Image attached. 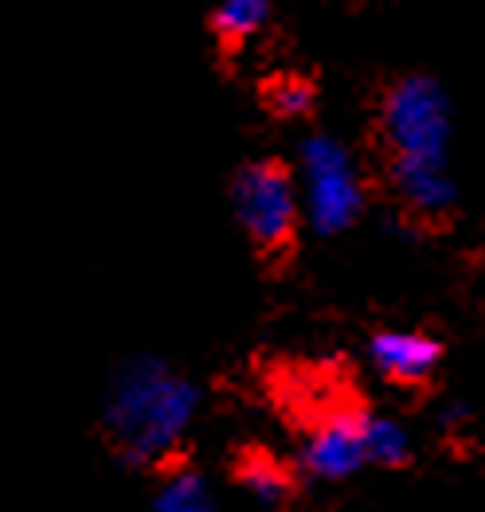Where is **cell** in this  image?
Instances as JSON below:
<instances>
[{"mask_svg": "<svg viewBox=\"0 0 485 512\" xmlns=\"http://www.w3.org/2000/svg\"><path fill=\"white\" fill-rule=\"evenodd\" d=\"M384 169L407 219L439 223L454 212V180L446 165L450 122L442 90L427 79H399L380 98Z\"/></svg>", "mask_w": 485, "mask_h": 512, "instance_id": "cell-1", "label": "cell"}, {"mask_svg": "<svg viewBox=\"0 0 485 512\" xmlns=\"http://www.w3.org/2000/svg\"><path fill=\"white\" fill-rule=\"evenodd\" d=\"M196 407H200V391L188 376H180L165 360L141 356L122 364L118 376L110 380L102 423L118 454L126 462L145 466L177 454L196 419Z\"/></svg>", "mask_w": 485, "mask_h": 512, "instance_id": "cell-2", "label": "cell"}, {"mask_svg": "<svg viewBox=\"0 0 485 512\" xmlns=\"http://www.w3.org/2000/svg\"><path fill=\"white\" fill-rule=\"evenodd\" d=\"M231 208H235L243 235L266 262H286L294 255L306 204H302V188L290 165L274 157L243 165L231 180Z\"/></svg>", "mask_w": 485, "mask_h": 512, "instance_id": "cell-3", "label": "cell"}, {"mask_svg": "<svg viewBox=\"0 0 485 512\" xmlns=\"http://www.w3.org/2000/svg\"><path fill=\"white\" fill-rule=\"evenodd\" d=\"M298 188L306 219L317 235H341L364 212V180L349 149L325 133L309 137L298 153Z\"/></svg>", "mask_w": 485, "mask_h": 512, "instance_id": "cell-4", "label": "cell"}, {"mask_svg": "<svg viewBox=\"0 0 485 512\" xmlns=\"http://www.w3.org/2000/svg\"><path fill=\"white\" fill-rule=\"evenodd\" d=\"M298 466L317 481H345L368 462V411L360 407H333L313 419L302 434Z\"/></svg>", "mask_w": 485, "mask_h": 512, "instance_id": "cell-5", "label": "cell"}, {"mask_svg": "<svg viewBox=\"0 0 485 512\" xmlns=\"http://www.w3.org/2000/svg\"><path fill=\"white\" fill-rule=\"evenodd\" d=\"M368 360L384 380H392L399 387H419L439 372L442 344L427 333L388 329V333H376L368 341Z\"/></svg>", "mask_w": 485, "mask_h": 512, "instance_id": "cell-6", "label": "cell"}, {"mask_svg": "<svg viewBox=\"0 0 485 512\" xmlns=\"http://www.w3.org/2000/svg\"><path fill=\"white\" fill-rule=\"evenodd\" d=\"M235 481H239V489H247L259 505L266 509H278L282 501H290V493H294V473L282 466V458H274V454H266V450H247V454H239V462H235Z\"/></svg>", "mask_w": 485, "mask_h": 512, "instance_id": "cell-7", "label": "cell"}, {"mask_svg": "<svg viewBox=\"0 0 485 512\" xmlns=\"http://www.w3.org/2000/svg\"><path fill=\"white\" fill-rule=\"evenodd\" d=\"M270 20V0H216L212 12V36L227 55L255 40Z\"/></svg>", "mask_w": 485, "mask_h": 512, "instance_id": "cell-8", "label": "cell"}, {"mask_svg": "<svg viewBox=\"0 0 485 512\" xmlns=\"http://www.w3.org/2000/svg\"><path fill=\"white\" fill-rule=\"evenodd\" d=\"M153 512H220L216 497L208 489V481L188 466H177L173 473L161 477L157 497H153Z\"/></svg>", "mask_w": 485, "mask_h": 512, "instance_id": "cell-9", "label": "cell"}, {"mask_svg": "<svg viewBox=\"0 0 485 512\" xmlns=\"http://www.w3.org/2000/svg\"><path fill=\"white\" fill-rule=\"evenodd\" d=\"M263 106L282 122L309 118L317 106V83L309 75H298V71H282V75L263 83Z\"/></svg>", "mask_w": 485, "mask_h": 512, "instance_id": "cell-10", "label": "cell"}, {"mask_svg": "<svg viewBox=\"0 0 485 512\" xmlns=\"http://www.w3.org/2000/svg\"><path fill=\"white\" fill-rule=\"evenodd\" d=\"M368 462L384 470H399L411 462V434L399 419L368 411Z\"/></svg>", "mask_w": 485, "mask_h": 512, "instance_id": "cell-11", "label": "cell"}]
</instances>
